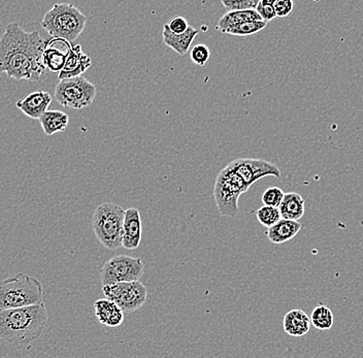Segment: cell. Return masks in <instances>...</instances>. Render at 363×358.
<instances>
[{
	"label": "cell",
	"mask_w": 363,
	"mask_h": 358,
	"mask_svg": "<svg viewBox=\"0 0 363 358\" xmlns=\"http://www.w3.org/2000/svg\"><path fill=\"white\" fill-rule=\"evenodd\" d=\"M91 67H92V61L87 54L84 53L81 45H76V46L72 45L65 67L59 72V80L83 76L84 72H87Z\"/></svg>",
	"instance_id": "obj_13"
},
{
	"label": "cell",
	"mask_w": 363,
	"mask_h": 358,
	"mask_svg": "<svg viewBox=\"0 0 363 358\" xmlns=\"http://www.w3.org/2000/svg\"><path fill=\"white\" fill-rule=\"evenodd\" d=\"M285 192L281 188L271 187L265 190L262 196V203L265 206H272V207H280L282 203Z\"/></svg>",
	"instance_id": "obj_26"
},
{
	"label": "cell",
	"mask_w": 363,
	"mask_h": 358,
	"mask_svg": "<svg viewBox=\"0 0 363 358\" xmlns=\"http://www.w3.org/2000/svg\"><path fill=\"white\" fill-rule=\"evenodd\" d=\"M87 17L72 4H56L45 13L43 28L52 38L74 42L85 30Z\"/></svg>",
	"instance_id": "obj_4"
},
{
	"label": "cell",
	"mask_w": 363,
	"mask_h": 358,
	"mask_svg": "<svg viewBox=\"0 0 363 358\" xmlns=\"http://www.w3.org/2000/svg\"><path fill=\"white\" fill-rule=\"evenodd\" d=\"M143 237V223L140 211L130 208L125 211L122 247L126 250H135L140 247Z\"/></svg>",
	"instance_id": "obj_12"
},
{
	"label": "cell",
	"mask_w": 363,
	"mask_h": 358,
	"mask_svg": "<svg viewBox=\"0 0 363 358\" xmlns=\"http://www.w3.org/2000/svg\"><path fill=\"white\" fill-rule=\"evenodd\" d=\"M267 22L262 21H247L242 23L230 25L222 31L225 35L240 36V38H246L260 33L261 30L267 27Z\"/></svg>",
	"instance_id": "obj_22"
},
{
	"label": "cell",
	"mask_w": 363,
	"mask_h": 358,
	"mask_svg": "<svg viewBox=\"0 0 363 358\" xmlns=\"http://www.w3.org/2000/svg\"><path fill=\"white\" fill-rule=\"evenodd\" d=\"M256 218H257L261 225L269 228L282 218V216H281L279 208L264 205L263 207L258 208L257 212H256Z\"/></svg>",
	"instance_id": "obj_24"
},
{
	"label": "cell",
	"mask_w": 363,
	"mask_h": 358,
	"mask_svg": "<svg viewBox=\"0 0 363 358\" xmlns=\"http://www.w3.org/2000/svg\"><path fill=\"white\" fill-rule=\"evenodd\" d=\"M199 31L189 26V28L183 33H174L165 24L163 26V43L170 49L174 50L179 55L184 56L191 47L193 40H195Z\"/></svg>",
	"instance_id": "obj_16"
},
{
	"label": "cell",
	"mask_w": 363,
	"mask_h": 358,
	"mask_svg": "<svg viewBox=\"0 0 363 358\" xmlns=\"http://www.w3.org/2000/svg\"><path fill=\"white\" fill-rule=\"evenodd\" d=\"M274 6L277 17L286 18L294 12V0H276Z\"/></svg>",
	"instance_id": "obj_27"
},
{
	"label": "cell",
	"mask_w": 363,
	"mask_h": 358,
	"mask_svg": "<svg viewBox=\"0 0 363 358\" xmlns=\"http://www.w3.org/2000/svg\"><path fill=\"white\" fill-rule=\"evenodd\" d=\"M167 26L174 33H183L189 28V24L184 17L172 18Z\"/></svg>",
	"instance_id": "obj_30"
},
{
	"label": "cell",
	"mask_w": 363,
	"mask_h": 358,
	"mask_svg": "<svg viewBox=\"0 0 363 358\" xmlns=\"http://www.w3.org/2000/svg\"><path fill=\"white\" fill-rule=\"evenodd\" d=\"M43 130L47 135H54L55 133H63L67 130L69 117L67 113L61 111H45L44 114L38 118Z\"/></svg>",
	"instance_id": "obj_19"
},
{
	"label": "cell",
	"mask_w": 363,
	"mask_h": 358,
	"mask_svg": "<svg viewBox=\"0 0 363 358\" xmlns=\"http://www.w3.org/2000/svg\"><path fill=\"white\" fill-rule=\"evenodd\" d=\"M261 4H272V6H274V2H276V0H260Z\"/></svg>",
	"instance_id": "obj_31"
},
{
	"label": "cell",
	"mask_w": 363,
	"mask_h": 358,
	"mask_svg": "<svg viewBox=\"0 0 363 358\" xmlns=\"http://www.w3.org/2000/svg\"><path fill=\"white\" fill-rule=\"evenodd\" d=\"M43 285L38 279L19 273L0 281V310L43 303Z\"/></svg>",
	"instance_id": "obj_3"
},
{
	"label": "cell",
	"mask_w": 363,
	"mask_h": 358,
	"mask_svg": "<svg viewBox=\"0 0 363 358\" xmlns=\"http://www.w3.org/2000/svg\"><path fill=\"white\" fill-rule=\"evenodd\" d=\"M233 171L244 181L248 189L261 179L267 177L281 178V171L274 163L254 158H240L229 162Z\"/></svg>",
	"instance_id": "obj_10"
},
{
	"label": "cell",
	"mask_w": 363,
	"mask_h": 358,
	"mask_svg": "<svg viewBox=\"0 0 363 358\" xmlns=\"http://www.w3.org/2000/svg\"><path fill=\"white\" fill-rule=\"evenodd\" d=\"M211 51L208 46L203 44L195 45L190 52V58L192 62L199 67H204L210 60Z\"/></svg>",
	"instance_id": "obj_25"
},
{
	"label": "cell",
	"mask_w": 363,
	"mask_h": 358,
	"mask_svg": "<svg viewBox=\"0 0 363 358\" xmlns=\"http://www.w3.org/2000/svg\"><path fill=\"white\" fill-rule=\"evenodd\" d=\"M311 319L305 311L301 309L291 310L284 316L283 330L291 337H303L310 332Z\"/></svg>",
	"instance_id": "obj_18"
},
{
	"label": "cell",
	"mask_w": 363,
	"mask_h": 358,
	"mask_svg": "<svg viewBox=\"0 0 363 358\" xmlns=\"http://www.w3.org/2000/svg\"><path fill=\"white\" fill-rule=\"evenodd\" d=\"M124 216V208L113 203H101L93 214V233L97 241L108 250L122 248Z\"/></svg>",
	"instance_id": "obj_5"
},
{
	"label": "cell",
	"mask_w": 363,
	"mask_h": 358,
	"mask_svg": "<svg viewBox=\"0 0 363 358\" xmlns=\"http://www.w3.org/2000/svg\"><path fill=\"white\" fill-rule=\"evenodd\" d=\"M102 291L106 298L117 303L124 313L138 311L146 303L147 298V287L140 280L106 285Z\"/></svg>",
	"instance_id": "obj_9"
},
{
	"label": "cell",
	"mask_w": 363,
	"mask_h": 358,
	"mask_svg": "<svg viewBox=\"0 0 363 358\" xmlns=\"http://www.w3.org/2000/svg\"><path fill=\"white\" fill-rule=\"evenodd\" d=\"M52 104V96L49 92L38 90L27 95L23 99L16 103L23 114L31 119H38L40 117Z\"/></svg>",
	"instance_id": "obj_14"
},
{
	"label": "cell",
	"mask_w": 363,
	"mask_h": 358,
	"mask_svg": "<svg viewBox=\"0 0 363 358\" xmlns=\"http://www.w3.org/2000/svg\"><path fill=\"white\" fill-rule=\"evenodd\" d=\"M144 272L142 258L118 255L104 264L101 271V280L104 286L115 283L138 281L144 275Z\"/></svg>",
	"instance_id": "obj_8"
},
{
	"label": "cell",
	"mask_w": 363,
	"mask_h": 358,
	"mask_svg": "<svg viewBox=\"0 0 363 358\" xmlns=\"http://www.w3.org/2000/svg\"><path fill=\"white\" fill-rule=\"evenodd\" d=\"M45 40L38 30L27 33L13 22L0 38V72L15 80L36 82L45 72Z\"/></svg>",
	"instance_id": "obj_1"
},
{
	"label": "cell",
	"mask_w": 363,
	"mask_h": 358,
	"mask_svg": "<svg viewBox=\"0 0 363 358\" xmlns=\"http://www.w3.org/2000/svg\"><path fill=\"white\" fill-rule=\"evenodd\" d=\"M250 1H251L253 9H256V6H257V4H259L260 0H250Z\"/></svg>",
	"instance_id": "obj_32"
},
{
	"label": "cell",
	"mask_w": 363,
	"mask_h": 358,
	"mask_svg": "<svg viewBox=\"0 0 363 358\" xmlns=\"http://www.w3.org/2000/svg\"><path fill=\"white\" fill-rule=\"evenodd\" d=\"M72 47V42L65 38H52L51 40H45L43 53V63L45 70L59 74L65 67Z\"/></svg>",
	"instance_id": "obj_11"
},
{
	"label": "cell",
	"mask_w": 363,
	"mask_h": 358,
	"mask_svg": "<svg viewBox=\"0 0 363 358\" xmlns=\"http://www.w3.org/2000/svg\"><path fill=\"white\" fill-rule=\"evenodd\" d=\"M49 320L44 303L0 310V339L10 344H28L42 335Z\"/></svg>",
	"instance_id": "obj_2"
},
{
	"label": "cell",
	"mask_w": 363,
	"mask_h": 358,
	"mask_svg": "<svg viewBox=\"0 0 363 358\" xmlns=\"http://www.w3.org/2000/svg\"><path fill=\"white\" fill-rule=\"evenodd\" d=\"M311 324L318 330H330L335 323V317L328 307L319 305L315 307L311 314Z\"/></svg>",
	"instance_id": "obj_23"
},
{
	"label": "cell",
	"mask_w": 363,
	"mask_h": 358,
	"mask_svg": "<svg viewBox=\"0 0 363 358\" xmlns=\"http://www.w3.org/2000/svg\"><path fill=\"white\" fill-rule=\"evenodd\" d=\"M96 87L83 76L60 80L55 87V99L59 104L72 110H83L94 101Z\"/></svg>",
	"instance_id": "obj_7"
},
{
	"label": "cell",
	"mask_w": 363,
	"mask_h": 358,
	"mask_svg": "<svg viewBox=\"0 0 363 358\" xmlns=\"http://www.w3.org/2000/svg\"><path fill=\"white\" fill-rule=\"evenodd\" d=\"M261 17L258 15L255 9H247V10L230 11L224 13L223 17L218 22L216 29L223 31L230 25L242 23L247 21H261ZM263 21V20H262Z\"/></svg>",
	"instance_id": "obj_21"
},
{
	"label": "cell",
	"mask_w": 363,
	"mask_h": 358,
	"mask_svg": "<svg viewBox=\"0 0 363 358\" xmlns=\"http://www.w3.org/2000/svg\"><path fill=\"white\" fill-rule=\"evenodd\" d=\"M94 311L95 316L101 325L118 328L124 323L125 313L118 307L117 303L108 298L95 301Z\"/></svg>",
	"instance_id": "obj_15"
},
{
	"label": "cell",
	"mask_w": 363,
	"mask_h": 358,
	"mask_svg": "<svg viewBox=\"0 0 363 358\" xmlns=\"http://www.w3.org/2000/svg\"><path fill=\"white\" fill-rule=\"evenodd\" d=\"M301 230V224L296 220L281 218L269 228L267 235L272 244H284L296 237Z\"/></svg>",
	"instance_id": "obj_17"
},
{
	"label": "cell",
	"mask_w": 363,
	"mask_h": 358,
	"mask_svg": "<svg viewBox=\"0 0 363 358\" xmlns=\"http://www.w3.org/2000/svg\"><path fill=\"white\" fill-rule=\"evenodd\" d=\"M257 11L258 15L260 16L261 19L265 22L272 21L274 18H277L276 11L274 6L272 4H263L259 2L255 9Z\"/></svg>",
	"instance_id": "obj_29"
},
{
	"label": "cell",
	"mask_w": 363,
	"mask_h": 358,
	"mask_svg": "<svg viewBox=\"0 0 363 358\" xmlns=\"http://www.w3.org/2000/svg\"><path fill=\"white\" fill-rule=\"evenodd\" d=\"M279 210H280L282 218L298 221L305 215V199L296 192H288L284 196Z\"/></svg>",
	"instance_id": "obj_20"
},
{
	"label": "cell",
	"mask_w": 363,
	"mask_h": 358,
	"mask_svg": "<svg viewBox=\"0 0 363 358\" xmlns=\"http://www.w3.org/2000/svg\"><path fill=\"white\" fill-rule=\"evenodd\" d=\"M221 4L226 9L227 12L253 9L250 0H221Z\"/></svg>",
	"instance_id": "obj_28"
},
{
	"label": "cell",
	"mask_w": 363,
	"mask_h": 358,
	"mask_svg": "<svg viewBox=\"0 0 363 358\" xmlns=\"http://www.w3.org/2000/svg\"><path fill=\"white\" fill-rule=\"evenodd\" d=\"M240 176L227 164L216 179L214 197L220 214L235 218L238 214V199L248 191Z\"/></svg>",
	"instance_id": "obj_6"
}]
</instances>
